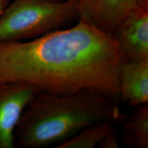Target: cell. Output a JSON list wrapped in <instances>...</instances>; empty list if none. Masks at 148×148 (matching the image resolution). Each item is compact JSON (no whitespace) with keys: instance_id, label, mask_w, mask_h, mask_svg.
Listing matches in <instances>:
<instances>
[{"instance_id":"9c48e42d","label":"cell","mask_w":148,"mask_h":148,"mask_svg":"<svg viewBox=\"0 0 148 148\" xmlns=\"http://www.w3.org/2000/svg\"><path fill=\"white\" fill-rule=\"evenodd\" d=\"M114 122L106 121L95 123L82 130L71 138L61 142L56 148H92L99 145Z\"/></svg>"},{"instance_id":"ba28073f","label":"cell","mask_w":148,"mask_h":148,"mask_svg":"<svg viewBox=\"0 0 148 148\" xmlns=\"http://www.w3.org/2000/svg\"><path fill=\"white\" fill-rule=\"evenodd\" d=\"M121 141L133 148L148 147V103L136 107L122 129Z\"/></svg>"},{"instance_id":"8fae6325","label":"cell","mask_w":148,"mask_h":148,"mask_svg":"<svg viewBox=\"0 0 148 148\" xmlns=\"http://www.w3.org/2000/svg\"><path fill=\"white\" fill-rule=\"evenodd\" d=\"M10 0H0V15L4 10L5 7L8 5Z\"/></svg>"},{"instance_id":"277c9868","label":"cell","mask_w":148,"mask_h":148,"mask_svg":"<svg viewBox=\"0 0 148 148\" xmlns=\"http://www.w3.org/2000/svg\"><path fill=\"white\" fill-rule=\"evenodd\" d=\"M39 90L18 82H0V148L15 147L14 133L23 112Z\"/></svg>"},{"instance_id":"30bf717a","label":"cell","mask_w":148,"mask_h":148,"mask_svg":"<svg viewBox=\"0 0 148 148\" xmlns=\"http://www.w3.org/2000/svg\"><path fill=\"white\" fill-rule=\"evenodd\" d=\"M99 147L101 148H117L119 147L118 136L115 130L112 126L106 134L103 136L99 142Z\"/></svg>"},{"instance_id":"5b68a950","label":"cell","mask_w":148,"mask_h":148,"mask_svg":"<svg viewBox=\"0 0 148 148\" xmlns=\"http://www.w3.org/2000/svg\"><path fill=\"white\" fill-rule=\"evenodd\" d=\"M110 36L123 61L148 59V5H136Z\"/></svg>"},{"instance_id":"6da1fadb","label":"cell","mask_w":148,"mask_h":148,"mask_svg":"<svg viewBox=\"0 0 148 148\" xmlns=\"http://www.w3.org/2000/svg\"><path fill=\"white\" fill-rule=\"evenodd\" d=\"M122 62L110 35L79 19L34 39L0 44V82L57 94L96 92L114 101Z\"/></svg>"},{"instance_id":"52a82bcc","label":"cell","mask_w":148,"mask_h":148,"mask_svg":"<svg viewBox=\"0 0 148 148\" xmlns=\"http://www.w3.org/2000/svg\"><path fill=\"white\" fill-rule=\"evenodd\" d=\"M119 96L129 106L148 103V59L123 61L119 70Z\"/></svg>"},{"instance_id":"3957f363","label":"cell","mask_w":148,"mask_h":148,"mask_svg":"<svg viewBox=\"0 0 148 148\" xmlns=\"http://www.w3.org/2000/svg\"><path fill=\"white\" fill-rule=\"evenodd\" d=\"M79 0H12L0 15V44L34 39L78 20Z\"/></svg>"},{"instance_id":"7c38bea8","label":"cell","mask_w":148,"mask_h":148,"mask_svg":"<svg viewBox=\"0 0 148 148\" xmlns=\"http://www.w3.org/2000/svg\"><path fill=\"white\" fill-rule=\"evenodd\" d=\"M46 1H64V0H46Z\"/></svg>"},{"instance_id":"7a4b0ae2","label":"cell","mask_w":148,"mask_h":148,"mask_svg":"<svg viewBox=\"0 0 148 148\" xmlns=\"http://www.w3.org/2000/svg\"><path fill=\"white\" fill-rule=\"evenodd\" d=\"M122 118L115 101L98 92L38 91L18 122L14 133L15 145L40 148L60 143L92 124Z\"/></svg>"},{"instance_id":"8992f818","label":"cell","mask_w":148,"mask_h":148,"mask_svg":"<svg viewBox=\"0 0 148 148\" xmlns=\"http://www.w3.org/2000/svg\"><path fill=\"white\" fill-rule=\"evenodd\" d=\"M136 5V0H79L78 20L111 35Z\"/></svg>"}]
</instances>
